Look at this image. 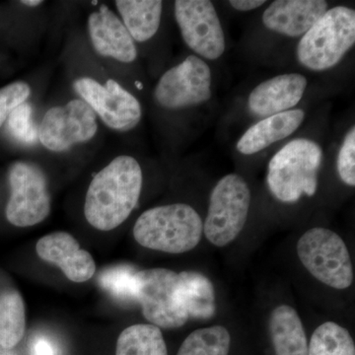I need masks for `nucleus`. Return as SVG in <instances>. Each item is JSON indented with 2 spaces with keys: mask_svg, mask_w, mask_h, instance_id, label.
I'll return each instance as SVG.
<instances>
[{
  "mask_svg": "<svg viewBox=\"0 0 355 355\" xmlns=\"http://www.w3.org/2000/svg\"><path fill=\"white\" fill-rule=\"evenodd\" d=\"M142 184L139 161L130 155L116 156L89 184L84 205L86 220L100 231L119 227L137 207Z\"/></svg>",
  "mask_w": 355,
  "mask_h": 355,
  "instance_id": "nucleus-1",
  "label": "nucleus"
},
{
  "mask_svg": "<svg viewBox=\"0 0 355 355\" xmlns=\"http://www.w3.org/2000/svg\"><path fill=\"white\" fill-rule=\"evenodd\" d=\"M323 147L316 140L297 137L284 144L270 159L266 184L273 197L284 203L312 198L319 186Z\"/></svg>",
  "mask_w": 355,
  "mask_h": 355,
  "instance_id": "nucleus-2",
  "label": "nucleus"
},
{
  "mask_svg": "<svg viewBox=\"0 0 355 355\" xmlns=\"http://www.w3.org/2000/svg\"><path fill=\"white\" fill-rule=\"evenodd\" d=\"M202 233L203 223L197 210L181 202L147 209L133 227L135 241L142 247L169 254L195 249Z\"/></svg>",
  "mask_w": 355,
  "mask_h": 355,
  "instance_id": "nucleus-3",
  "label": "nucleus"
},
{
  "mask_svg": "<svg viewBox=\"0 0 355 355\" xmlns=\"http://www.w3.org/2000/svg\"><path fill=\"white\" fill-rule=\"evenodd\" d=\"M354 44V9L336 6L299 39L296 58L310 71L324 72L340 64Z\"/></svg>",
  "mask_w": 355,
  "mask_h": 355,
  "instance_id": "nucleus-4",
  "label": "nucleus"
},
{
  "mask_svg": "<svg viewBox=\"0 0 355 355\" xmlns=\"http://www.w3.org/2000/svg\"><path fill=\"white\" fill-rule=\"evenodd\" d=\"M251 205V190L240 175L222 177L210 193L203 233L212 245L224 247L241 233Z\"/></svg>",
  "mask_w": 355,
  "mask_h": 355,
  "instance_id": "nucleus-5",
  "label": "nucleus"
},
{
  "mask_svg": "<svg viewBox=\"0 0 355 355\" xmlns=\"http://www.w3.org/2000/svg\"><path fill=\"white\" fill-rule=\"evenodd\" d=\"M299 260L319 282L336 289H345L354 282L349 252L342 238L330 229L314 227L298 240Z\"/></svg>",
  "mask_w": 355,
  "mask_h": 355,
  "instance_id": "nucleus-6",
  "label": "nucleus"
},
{
  "mask_svg": "<svg viewBox=\"0 0 355 355\" xmlns=\"http://www.w3.org/2000/svg\"><path fill=\"white\" fill-rule=\"evenodd\" d=\"M211 97V69L195 55L164 72L153 91L154 101L167 111L196 108L209 102Z\"/></svg>",
  "mask_w": 355,
  "mask_h": 355,
  "instance_id": "nucleus-7",
  "label": "nucleus"
},
{
  "mask_svg": "<svg viewBox=\"0 0 355 355\" xmlns=\"http://www.w3.org/2000/svg\"><path fill=\"white\" fill-rule=\"evenodd\" d=\"M10 198L6 205V218L17 227L41 223L51 214V202L48 179L35 163L17 161L8 171Z\"/></svg>",
  "mask_w": 355,
  "mask_h": 355,
  "instance_id": "nucleus-8",
  "label": "nucleus"
},
{
  "mask_svg": "<svg viewBox=\"0 0 355 355\" xmlns=\"http://www.w3.org/2000/svg\"><path fill=\"white\" fill-rule=\"evenodd\" d=\"M175 19L184 44L203 60H217L226 50L225 34L216 6L209 0H178Z\"/></svg>",
  "mask_w": 355,
  "mask_h": 355,
  "instance_id": "nucleus-9",
  "label": "nucleus"
},
{
  "mask_svg": "<svg viewBox=\"0 0 355 355\" xmlns=\"http://www.w3.org/2000/svg\"><path fill=\"white\" fill-rule=\"evenodd\" d=\"M73 87L81 100L111 130L130 132L141 121L139 99L114 79H109L104 85L91 77H81L74 81Z\"/></svg>",
  "mask_w": 355,
  "mask_h": 355,
  "instance_id": "nucleus-10",
  "label": "nucleus"
},
{
  "mask_svg": "<svg viewBox=\"0 0 355 355\" xmlns=\"http://www.w3.org/2000/svg\"><path fill=\"white\" fill-rule=\"evenodd\" d=\"M178 273L167 268H148L137 272V302L142 314L159 329H178L189 316L178 303Z\"/></svg>",
  "mask_w": 355,
  "mask_h": 355,
  "instance_id": "nucleus-11",
  "label": "nucleus"
},
{
  "mask_svg": "<svg viewBox=\"0 0 355 355\" xmlns=\"http://www.w3.org/2000/svg\"><path fill=\"white\" fill-rule=\"evenodd\" d=\"M98 132L97 116L83 100L49 109L39 127V140L51 153H64L90 141Z\"/></svg>",
  "mask_w": 355,
  "mask_h": 355,
  "instance_id": "nucleus-12",
  "label": "nucleus"
},
{
  "mask_svg": "<svg viewBox=\"0 0 355 355\" xmlns=\"http://www.w3.org/2000/svg\"><path fill=\"white\" fill-rule=\"evenodd\" d=\"M308 80L303 74L284 73L266 79L251 91L247 108L254 118L265 119L295 109L303 99Z\"/></svg>",
  "mask_w": 355,
  "mask_h": 355,
  "instance_id": "nucleus-13",
  "label": "nucleus"
},
{
  "mask_svg": "<svg viewBox=\"0 0 355 355\" xmlns=\"http://www.w3.org/2000/svg\"><path fill=\"white\" fill-rule=\"evenodd\" d=\"M87 30L98 55L123 64H132L137 60L139 51L135 42L123 21L108 6H101L89 15Z\"/></svg>",
  "mask_w": 355,
  "mask_h": 355,
  "instance_id": "nucleus-14",
  "label": "nucleus"
},
{
  "mask_svg": "<svg viewBox=\"0 0 355 355\" xmlns=\"http://www.w3.org/2000/svg\"><path fill=\"white\" fill-rule=\"evenodd\" d=\"M36 252L41 260L58 266L71 282H85L95 275L94 259L69 233L60 231L44 236L37 243Z\"/></svg>",
  "mask_w": 355,
  "mask_h": 355,
  "instance_id": "nucleus-15",
  "label": "nucleus"
},
{
  "mask_svg": "<svg viewBox=\"0 0 355 355\" xmlns=\"http://www.w3.org/2000/svg\"><path fill=\"white\" fill-rule=\"evenodd\" d=\"M328 9L324 0H275L263 11L261 22L270 31L300 39Z\"/></svg>",
  "mask_w": 355,
  "mask_h": 355,
  "instance_id": "nucleus-16",
  "label": "nucleus"
},
{
  "mask_svg": "<svg viewBox=\"0 0 355 355\" xmlns=\"http://www.w3.org/2000/svg\"><path fill=\"white\" fill-rule=\"evenodd\" d=\"M305 118L304 110L295 108L261 119L243 133L236 144V149L243 155L260 153L291 137L303 125Z\"/></svg>",
  "mask_w": 355,
  "mask_h": 355,
  "instance_id": "nucleus-17",
  "label": "nucleus"
},
{
  "mask_svg": "<svg viewBox=\"0 0 355 355\" xmlns=\"http://www.w3.org/2000/svg\"><path fill=\"white\" fill-rule=\"evenodd\" d=\"M275 355H308L309 343L297 312L288 305L277 306L270 319Z\"/></svg>",
  "mask_w": 355,
  "mask_h": 355,
  "instance_id": "nucleus-18",
  "label": "nucleus"
},
{
  "mask_svg": "<svg viewBox=\"0 0 355 355\" xmlns=\"http://www.w3.org/2000/svg\"><path fill=\"white\" fill-rule=\"evenodd\" d=\"M176 297L178 303L189 318L209 319L216 314L214 287L202 273H178Z\"/></svg>",
  "mask_w": 355,
  "mask_h": 355,
  "instance_id": "nucleus-19",
  "label": "nucleus"
},
{
  "mask_svg": "<svg viewBox=\"0 0 355 355\" xmlns=\"http://www.w3.org/2000/svg\"><path fill=\"white\" fill-rule=\"evenodd\" d=\"M114 4L135 43H144L155 36L162 19V1L116 0Z\"/></svg>",
  "mask_w": 355,
  "mask_h": 355,
  "instance_id": "nucleus-20",
  "label": "nucleus"
},
{
  "mask_svg": "<svg viewBox=\"0 0 355 355\" xmlns=\"http://www.w3.org/2000/svg\"><path fill=\"white\" fill-rule=\"evenodd\" d=\"M26 330L24 300L15 289L0 292V345L10 349L22 340Z\"/></svg>",
  "mask_w": 355,
  "mask_h": 355,
  "instance_id": "nucleus-21",
  "label": "nucleus"
},
{
  "mask_svg": "<svg viewBox=\"0 0 355 355\" xmlns=\"http://www.w3.org/2000/svg\"><path fill=\"white\" fill-rule=\"evenodd\" d=\"M116 355H168V349L158 327L137 324L121 331Z\"/></svg>",
  "mask_w": 355,
  "mask_h": 355,
  "instance_id": "nucleus-22",
  "label": "nucleus"
},
{
  "mask_svg": "<svg viewBox=\"0 0 355 355\" xmlns=\"http://www.w3.org/2000/svg\"><path fill=\"white\" fill-rule=\"evenodd\" d=\"M231 336L222 326L198 329L187 336L177 355H229Z\"/></svg>",
  "mask_w": 355,
  "mask_h": 355,
  "instance_id": "nucleus-23",
  "label": "nucleus"
},
{
  "mask_svg": "<svg viewBox=\"0 0 355 355\" xmlns=\"http://www.w3.org/2000/svg\"><path fill=\"white\" fill-rule=\"evenodd\" d=\"M308 355H355L354 338L347 329L326 322L311 336Z\"/></svg>",
  "mask_w": 355,
  "mask_h": 355,
  "instance_id": "nucleus-24",
  "label": "nucleus"
},
{
  "mask_svg": "<svg viewBox=\"0 0 355 355\" xmlns=\"http://www.w3.org/2000/svg\"><path fill=\"white\" fill-rule=\"evenodd\" d=\"M137 272L132 266H112L103 270L99 282L105 291L123 302H137Z\"/></svg>",
  "mask_w": 355,
  "mask_h": 355,
  "instance_id": "nucleus-25",
  "label": "nucleus"
},
{
  "mask_svg": "<svg viewBox=\"0 0 355 355\" xmlns=\"http://www.w3.org/2000/svg\"><path fill=\"white\" fill-rule=\"evenodd\" d=\"M7 127L14 139L22 144H32L39 139V128L33 120V108L29 103H23L11 112Z\"/></svg>",
  "mask_w": 355,
  "mask_h": 355,
  "instance_id": "nucleus-26",
  "label": "nucleus"
},
{
  "mask_svg": "<svg viewBox=\"0 0 355 355\" xmlns=\"http://www.w3.org/2000/svg\"><path fill=\"white\" fill-rule=\"evenodd\" d=\"M336 171L343 183L355 186V127L345 133L336 156Z\"/></svg>",
  "mask_w": 355,
  "mask_h": 355,
  "instance_id": "nucleus-27",
  "label": "nucleus"
},
{
  "mask_svg": "<svg viewBox=\"0 0 355 355\" xmlns=\"http://www.w3.org/2000/svg\"><path fill=\"white\" fill-rule=\"evenodd\" d=\"M31 92L29 84L23 81H16L0 89V128L14 109L27 101Z\"/></svg>",
  "mask_w": 355,
  "mask_h": 355,
  "instance_id": "nucleus-28",
  "label": "nucleus"
},
{
  "mask_svg": "<svg viewBox=\"0 0 355 355\" xmlns=\"http://www.w3.org/2000/svg\"><path fill=\"white\" fill-rule=\"evenodd\" d=\"M231 7L241 12H249L256 10L260 7L265 6V0H231L228 2Z\"/></svg>",
  "mask_w": 355,
  "mask_h": 355,
  "instance_id": "nucleus-29",
  "label": "nucleus"
},
{
  "mask_svg": "<svg viewBox=\"0 0 355 355\" xmlns=\"http://www.w3.org/2000/svg\"><path fill=\"white\" fill-rule=\"evenodd\" d=\"M32 355H55L53 347L46 338H40L33 343L31 349Z\"/></svg>",
  "mask_w": 355,
  "mask_h": 355,
  "instance_id": "nucleus-30",
  "label": "nucleus"
},
{
  "mask_svg": "<svg viewBox=\"0 0 355 355\" xmlns=\"http://www.w3.org/2000/svg\"><path fill=\"white\" fill-rule=\"evenodd\" d=\"M20 2L24 4V6L29 7H37L44 3V1H42V0H23V1Z\"/></svg>",
  "mask_w": 355,
  "mask_h": 355,
  "instance_id": "nucleus-31",
  "label": "nucleus"
}]
</instances>
